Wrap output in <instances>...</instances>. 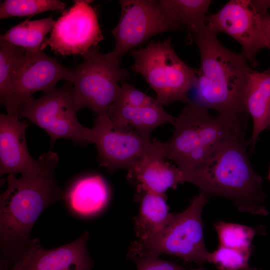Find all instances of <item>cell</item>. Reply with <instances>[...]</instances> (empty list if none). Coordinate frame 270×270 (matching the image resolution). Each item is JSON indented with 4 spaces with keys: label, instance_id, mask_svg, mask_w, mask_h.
I'll return each instance as SVG.
<instances>
[{
    "label": "cell",
    "instance_id": "83f0119b",
    "mask_svg": "<svg viewBox=\"0 0 270 270\" xmlns=\"http://www.w3.org/2000/svg\"><path fill=\"white\" fill-rule=\"evenodd\" d=\"M136 270H186L174 262L164 260L158 256L134 257Z\"/></svg>",
    "mask_w": 270,
    "mask_h": 270
},
{
    "label": "cell",
    "instance_id": "e0dca14e",
    "mask_svg": "<svg viewBox=\"0 0 270 270\" xmlns=\"http://www.w3.org/2000/svg\"><path fill=\"white\" fill-rule=\"evenodd\" d=\"M244 104L252 120V131L248 142L254 150L260 134L270 130V69L262 72L251 69Z\"/></svg>",
    "mask_w": 270,
    "mask_h": 270
},
{
    "label": "cell",
    "instance_id": "d4e9b609",
    "mask_svg": "<svg viewBox=\"0 0 270 270\" xmlns=\"http://www.w3.org/2000/svg\"><path fill=\"white\" fill-rule=\"evenodd\" d=\"M219 245L240 250H252V241L258 232L253 228L220 220L214 224Z\"/></svg>",
    "mask_w": 270,
    "mask_h": 270
},
{
    "label": "cell",
    "instance_id": "d6986e66",
    "mask_svg": "<svg viewBox=\"0 0 270 270\" xmlns=\"http://www.w3.org/2000/svg\"><path fill=\"white\" fill-rule=\"evenodd\" d=\"M109 198L108 187L98 174L88 175L78 179L62 197L74 212L86 216L101 211Z\"/></svg>",
    "mask_w": 270,
    "mask_h": 270
},
{
    "label": "cell",
    "instance_id": "ac0fdd59",
    "mask_svg": "<svg viewBox=\"0 0 270 270\" xmlns=\"http://www.w3.org/2000/svg\"><path fill=\"white\" fill-rule=\"evenodd\" d=\"M108 116L114 128L125 130L130 126L148 139H150V134L155 128L166 124H174L176 120L160 103L138 108L114 103L110 109Z\"/></svg>",
    "mask_w": 270,
    "mask_h": 270
},
{
    "label": "cell",
    "instance_id": "484cf974",
    "mask_svg": "<svg viewBox=\"0 0 270 270\" xmlns=\"http://www.w3.org/2000/svg\"><path fill=\"white\" fill-rule=\"evenodd\" d=\"M252 250H240L220 246L209 256L208 262L218 270H245Z\"/></svg>",
    "mask_w": 270,
    "mask_h": 270
},
{
    "label": "cell",
    "instance_id": "8fae6325",
    "mask_svg": "<svg viewBox=\"0 0 270 270\" xmlns=\"http://www.w3.org/2000/svg\"><path fill=\"white\" fill-rule=\"evenodd\" d=\"M74 69L66 67L43 50L26 52L10 93L4 105L7 114L20 119L21 104L33 94L53 89L61 80L72 83Z\"/></svg>",
    "mask_w": 270,
    "mask_h": 270
},
{
    "label": "cell",
    "instance_id": "2e32d148",
    "mask_svg": "<svg viewBox=\"0 0 270 270\" xmlns=\"http://www.w3.org/2000/svg\"><path fill=\"white\" fill-rule=\"evenodd\" d=\"M164 152L148 155L138 162L130 170L139 189L144 192L160 194L179 183L184 182L182 170L165 162Z\"/></svg>",
    "mask_w": 270,
    "mask_h": 270
},
{
    "label": "cell",
    "instance_id": "44dd1931",
    "mask_svg": "<svg viewBox=\"0 0 270 270\" xmlns=\"http://www.w3.org/2000/svg\"><path fill=\"white\" fill-rule=\"evenodd\" d=\"M162 10L174 24L186 30L187 39L206 24L210 0H158Z\"/></svg>",
    "mask_w": 270,
    "mask_h": 270
},
{
    "label": "cell",
    "instance_id": "52a82bcc",
    "mask_svg": "<svg viewBox=\"0 0 270 270\" xmlns=\"http://www.w3.org/2000/svg\"><path fill=\"white\" fill-rule=\"evenodd\" d=\"M72 86L65 81L62 86L43 92L37 99L32 96L20 106V118H26L43 129L50 136L52 144L60 138L78 145L93 143L92 128L82 126L77 118Z\"/></svg>",
    "mask_w": 270,
    "mask_h": 270
},
{
    "label": "cell",
    "instance_id": "4316f807",
    "mask_svg": "<svg viewBox=\"0 0 270 270\" xmlns=\"http://www.w3.org/2000/svg\"><path fill=\"white\" fill-rule=\"evenodd\" d=\"M114 103L132 107H145L159 103L154 98L126 82L122 84Z\"/></svg>",
    "mask_w": 270,
    "mask_h": 270
},
{
    "label": "cell",
    "instance_id": "f1b7e54d",
    "mask_svg": "<svg viewBox=\"0 0 270 270\" xmlns=\"http://www.w3.org/2000/svg\"><path fill=\"white\" fill-rule=\"evenodd\" d=\"M260 16L266 48L270 50V14Z\"/></svg>",
    "mask_w": 270,
    "mask_h": 270
},
{
    "label": "cell",
    "instance_id": "8992f818",
    "mask_svg": "<svg viewBox=\"0 0 270 270\" xmlns=\"http://www.w3.org/2000/svg\"><path fill=\"white\" fill-rule=\"evenodd\" d=\"M84 62L74 69L72 99L78 112L88 108L99 116H108L118 98L120 86L130 78L120 60L110 52L102 53L98 46L82 55Z\"/></svg>",
    "mask_w": 270,
    "mask_h": 270
},
{
    "label": "cell",
    "instance_id": "4fadbf2b",
    "mask_svg": "<svg viewBox=\"0 0 270 270\" xmlns=\"http://www.w3.org/2000/svg\"><path fill=\"white\" fill-rule=\"evenodd\" d=\"M88 232L64 246L43 248L38 238L27 244L11 259L0 261V270H90L92 260L87 250Z\"/></svg>",
    "mask_w": 270,
    "mask_h": 270
},
{
    "label": "cell",
    "instance_id": "5bb4252c",
    "mask_svg": "<svg viewBox=\"0 0 270 270\" xmlns=\"http://www.w3.org/2000/svg\"><path fill=\"white\" fill-rule=\"evenodd\" d=\"M204 108L190 100L176 118L172 138L163 142L166 158L173 161L181 170L196 167L207 156L200 132Z\"/></svg>",
    "mask_w": 270,
    "mask_h": 270
},
{
    "label": "cell",
    "instance_id": "9c48e42d",
    "mask_svg": "<svg viewBox=\"0 0 270 270\" xmlns=\"http://www.w3.org/2000/svg\"><path fill=\"white\" fill-rule=\"evenodd\" d=\"M92 128L100 164L110 173L122 168L130 170L145 156L164 152L163 142L144 138L135 131L118 130L108 116H96Z\"/></svg>",
    "mask_w": 270,
    "mask_h": 270
},
{
    "label": "cell",
    "instance_id": "603a6c76",
    "mask_svg": "<svg viewBox=\"0 0 270 270\" xmlns=\"http://www.w3.org/2000/svg\"><path fill=\"white\" fill-rule=\"evenodd\" d=\"M25 51L0 40V102L4 106L24 58Z\"/></svg>",
    "mask_w": 270,
    "mask_h": 270
},
{
    "label": "cell",
    "instance_id": "1f68e13d",
    "mask_svg": "<svg viewBox=\"0 0 270 270\" xmlns=\"http://www.w3.org/2000/svg\"><path fill=\"white\" fill-rule=\"evenodd\" d=\"M205 270L202 268H197V269H193V270Z\"/></svg>",
    "mask_w": 270,
    "mask_h": 270
},
{
    "label": "cell",
    "instance_id": "4dcf8cb0",
    "mask_svg": "<svg viewBox=\"0 0 270 270\" xmlns=\"http://www.w3.org/2000/svg\"><path fill=\"white\" fill-rule=\"evenodd\" d=\"M245 270H258L256 268L250 266L248 267Z\"/></svg>",
    "mask_w": 270,
    "mask_h": 270
},
{
    "label": "cell",
    "instance_id": "30bf717a",
    "mask_svg": "<svg viewBox=\"0 0 270 270\" xmlns=\"http://www.w3.org/2000/svg\"><path fill=\"white\" fill-rule=\"evenodd\" d=\"M91 3L89 0H74L73 5L64 10L56 20L42 50L48 46L54 54L62 56H82L98 46L104 37L96 10Z\"/></svg>",
    "mask_w": 270,
    "mask_h": 270
},
{
    "label": "cell",
    "instance_id": "277c9868",
    "mask_svg": "<svg viewBox=\"0 0 270 270\" xmlns=\"http://www.w3.org/2000/svg\"><path fill=\"white\" fill-rule=\"evenodd\" d=\"M130 54L134 59L132 70L143 76L162 106L176 101L188 104L190 100L188 94L195 86L197 69L178 56L170 38L151 40Z\"/></svg>",
    "mask_w": 270,
    "mask_h": 270
},
{
    "label": "cell",
    "instance_id": "7a4b0ae2",
    "mask_svg": "<svg viewBox=\"0 0 270 270\" xmlns=\"http://www.w3.org/2000/svg\"><path fill=\"white\" fill-rule=\"evenodd\" d=\"M244 132L236 131L217 145L194 168L181 170L184 182L196 186L208 198H226L238 210L266 216L262 178L256 172L247 152Z\"/></svg>",
    "mask_w": 270,
    "mask_h": 270
},
{
    "label": "cell",
    "instance_id": "3957f363",
    "mask_svg": "<svg viewBox=\"0 0 270 270\" xmlns=\"http://www.w3.org/2000/svg\"><path fill=\"white\" fill-rule=\"evenodd\" d=\"M34 171L22 175H8V187L0 196V247L8 260L28 242L30 232L42 212L62 198L64 193L56 183L54 170L58 154L48 151L38 158Z\"/></svg>",
    "mask_w": 270,
    "mask_h": 270
},
{
    "label": "cell",
    "instance_id": "ba28073f",
    "mask_svg": "<svg viewBox=\"0 0 270 270\" xmlns=\"http://www.w3.org/2000/svg\"><path fill=\"white\" fill-rule=\"evenodd\" d=\"M120 16L111 32L114 48L110 53L121 60L128 52L162 32L182 30L164 14L158 0H120Z\"/></svg>",
    "mask_w": 270,
    "mask_h": 270
},
{
    "label": "cell",
    "instance_id": "ffe728a7",
    "mask_svg": "<svg viewBox=\"0 0 270 270\" xmlns=\"http://www.w3.org/2000/svg\"><path fill=\"white\" fill-rule=\"evenodd\" d=\"M174 216L169 212L164 194L144 192L138 214L134 218L136 240L148 242L156 238L169 225Z\"/></svg>",
    "mask_w": 270,
    "mask_h": 270
},
{
    "label": "cell",
    "instance_id": "7c38bea8",
    "mask_svg": "<svg viewBox=\"0 0 270 270\" xmlns=\"http://www.w3.org/2000/svg\"><path fill=\"white\" fill-rule=\"evenodd\" d=\"M206 24L218 34L224 32L242 46V54L252 66L258 64L256 56L266 48L260 16L254 10L249 0H230L218 11L208 14Z\"/></svg>",
    "mask_w": 270,
    "mask_h": 270
},
{
    "label": "cell",
    "instance_id": "6da1fadb",
    "mask_svg": "<svg viewBox=\"0 0 270 270\" xmlns=\"http://www.w3.org/2000/svg\"><path fill=\"white\" fill-rule=\"evenodd\" d=\"M217 36L206 24L187 39L196 43L200 57L194 101L246 130L249 116L244 96L252 68L242 53L226 48Z\"/></svg>",
    "mask_w": 270,
    "mask_h": 270
},
{
    "label": "cell",
    "instance_id": "f546056e",
    "mask_svg": "<svg viewBox=\"0 0 270 270\" xmlns=\"http://www.w3.org/2000/svg\"><path fill=\"white\" fill-rule=\"evenodd\" d=\"M251 4L255 12L260 16L268 14L270 9V0H250Z\"/></svg>",
    "mask_w": 270,
    "mask_h": 270
},
{
    "label": "cell",
    "instance_id": "7402d4cb",
    "mask_svg": "<svg viewBox=\"0 0 270 270\" xmlns=\"http://www.w3.org/2000/svg\"><path fill=\"white\" fill-rule=\"evenodd\" d=\"M55 22L52 16L36 20H25L1 34L0 40L20 48L26 52L43 50L42 46L46 36L51 32Z\"/></svg>",
    "mask_w": 270,
    "mask_h": 270
},
{
    "label": "cell",
    "instance_id": "5b68a950",
    "mask_svg": "<svg viewBox=\"0 0 270 270\" xmlns=\"http://www.w3.org/2000/svg\"><path fill=\"white\" fill-rule=\"evenodd\" d=\"M208 200L200 192L184 210L174 214L171 222L158 238L148 242L134 241L129 248L128 257L130 259L166 254L186 262H208L210 252L205 246L202 218V210Z\"/></svg>",
    "mask_w": 270,
    "mask_h": 270
},
{
    "label": "cell",
    "instance_id": "9a60e30c",
    "mask_svg": "<svg viewBox=\"0 0 270 270\" xmlns=\"http://www.w3.org/2000/svg\"><path fill=\"white\" fill-rule=\"evenodd\" d=\"M28 124L15 116L0 114V175H21L32 172L38 167L28 149L26 131Z\"/></svg>",
    "mask_w": 270,
    "mask_h": 270
},
{
    "label": "cell",
    "instance_id": "cb8c5ba5",
    "mask_svg": "<svg viewBox=\"0 0 270 270\" xmlns=\"http://www.w3.org/2000/svg\"><path fill=\"white\" fill-rule=\"evenodd\" d=\"M66 7L60 0H4L0 4V19L31 17L50 10L63 12Z\"/></svg>",
    "mask_w": 270,
    "mask_h": 270
},
{
    "label": "cell",
    "instance_id": "d6a6232c",
    "mask_svg": "<svg viewBox=\"0 0 270 270\" xmlns=\"http://www.w3.org/2000/svg\"><path fill=\"white\" fill-rule=\"evenodd\" d=\"M268 178L270 180V170L268 173Z\"/></svg>",
    "mask_w": 270,
    "mask_h": 270
}]
</instances>
